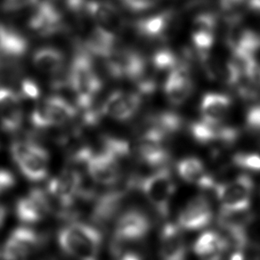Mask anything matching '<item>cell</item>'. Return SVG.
Wrapping results in <instances>:
<instances>
[{
	"label": "cell",
	"mask_w": 260,
	"mask_h": 260,
	"mask_svg": "<svg viewBox=\"0 0 260 260\" xmlns=\"http://www.w3.org/2000/svg\"><path fill=\"white\" fill-rule=\"evenodd\" d=\"M67 74L68 84L76 94L77 106L81 110L90 108L102 90L103 81L98 76L93 58L82 45L76 48Z\"/></svg>",
	"instance_id": "cell-1"
},
{
	"label": "cell",
	"mask_w": 260,
	"mask_h": 260,
	"mask_svg": "<svg viewBox=\"0 0 260 260\" xmlns=\"http://www.w3.org/2000/svg\"><path fill=\"white\" fill-rule=\"evenodd\" d=\"M103 242L98 228L84 222H72L61 228L58 243L61 250L77 260H96Z\"/></svg>",
	"instance_id": "cell-2"
},
{
	"label": "cell",
	"mask_w": 260,
	"mask_h": 260,
	"mask_svg": "<svg viewBox=\"0 0 260 260\" xmlns=\"http://www.w3.org/2000/svg\"><path fill=\"white\" fill-rule=\"evenodd\" d=\"M11 154L28 180L40 182L47 177L49 154L42 145L33 140L15 142L11 146Z\"/></svg>",
	"instance_id": "cell-3"
},
{
	"label": "cell",
	"mask_w": 260,
	"mask_h": 260,
	"mask_svg": "<svg viewBox=\"0 0 260 260\" xmlns=\"http://www.w3.org/2000/svg\"><path fill=\"white\" fill-rule=\"evenodd\" d=\"M150 229L151 221L141 210H126L116 220L112 236V252L119 256L125 246L140 242L148 235Z\"/></svg>",
	"instance_id": "cell-4"
},
{
	"label": "cell",
	"mask_w": 260,
	"mask_h": 260,
	"mask_svg": "<svg viewBox=\"0 0 260 260\" xmlns=\"http://www.w3.org/2000/svg\"><path fill=\"white\" fill-rule=\"evenodd\" d=\"M136 186L140 188L159 216L166 217L170 201L176 191V184L170 170L165 166L159 168L154 173L141 181H137Z\"/></svg>",
	"instance_id": "cell-5"
},
{
	"label": "cell",
	"mask_w": 260,
	"mask_h": 260,
	"mask_svg": "<svg viewBox=\"0 0 260 260\" xmlns=\"http://www.w3.org/2000/svg\"><path fill=\"white\" fill-rule=\"evenodd\" d=\"M215 194L220 203V211L248 210L254 191V182L248 175H240L234 180L216 184Z\"/></svg>",
	"instance_id": "cell-6"
},
{
	"label": "cell",
	"mask_w": 260,
	"mask_h": 260,
	"mask_svg": "<svg viewBox=\"0 0 260 260\" xmlns=\"http://www.w3.org/2000/svg\"><path fill=\"white\" fill-rule=\"evenodd\" d=\"M47 191L52 202L66 212L83 196V177L75 169H67L49 181Z\"/></svg>",
	"instance_id": "cell-7"
},
{
	"label": "cell",
	"mask_w": 260,
	"mask_h": 260,
	"mask_svg": "<svg viewBox=\"0 0 260 260\" xmlns=\"http://www.w3.org/2000/svg\"><path fill=\"white\" fill-rule=\"evenodd\" d=\"M105 60L107 73L116 80H128L134 82L149 68L145 56L132 48L117 47Z\"/></svg>",
	"instance_id": "cell-8"
},
{
	"label": "cell",
	"mask_w": 260,
	"mask_h": 260,
	"mask_svg": "<svg viewBox=\"0 0 260 260\" xmlns=\"http://www.w3.org/2000/svg\"><path fill=\"white\" fill-rule=\"evenodd\" d=\"M77 115V110L64 98L50 96L34 109L30 122L36 128L43 129L51 126L64 125Z\"/></svg>",
	"instance_id": "cell-9"
},
{
	"label": "cell",
	"mask_w": 260,
	"mask_h": 260,
	"mask_svg": "<svg viewBox=\"0 0 260 260\" xmlns=\"http://www.w3.org/2000/svg\"><path fill=\"white\" fill-rule=\"evenodd\" d=\"M121 160L112 152L101 148L98 152H93L84 167L94 183L105 186H114L122 176Z\"/></svg>",
	"instance_id": "cell-10"
},
{
	"label": "cell",
	"mask_w": 260,
	"mask_h": 260,
	"mask_svg": "<svg viewBox=\"0 0 260 260\" xmlns=\"http://www.w3.org/2000/svg\"><path fill=\"white\" fill-rule=\"evenodd\" d=\"M191 138L201 145H219L230 147L240 138V130L223 123H210L199 120L191 123L189 126Z\"/></svg>",
	"instance_id": "cell-11"
},
{
	"label": "cell",
	"mask_w": 260,
	"mask_h": 260,
	"mask_svg": "<svg viewBox=\"0 0 260 260\" xmlns=\"http://www.w3.org/2000/svg\"><path fill=\"white\" fill-rule=\"evenodd\" d=\"M53 210V202L47 190L35 188L19 200L15 214L19 220L25 224H34L43 220Z\"/></svg>",
	"instance_id": "cell-12"
},
{
	"label": "cell",
	"mask_w": 260,
	"mask_h": 260,
	"mask_svg": "<svg viewBox=\"0 0 260 260\" xmlns=\"http://www.w3.org/2000/svg\"><path fill=\"white\" fill-rule=\"evenodd\" d=\"M177 13L166 10L139 19L134 23L136 32L146 40L164 41L170 38L177 24Z\"/></svg>",
	"instance_id": "cell-13"
},
{
	"label": "cell",
	"mask_w": 260,
	"mask_h": 260,
	"mask_svg": "<svg viewBox=\"0 0 260 260\" xmlns=\"http://www.w3.org/2000/svg\"><path fill=\"white\" fill-rule=\"evenodd\" d=\"M40 235L31 228H15L5 242L1 256L4 260H24L40 246Z\"/></svg>",
	"instance_id": "cell-14"
},
{
	"label": "cell",
	"mask_w": 260,
	"mask_h": 260,
	"mask_svg": "<svg viewBox=\"0 0 260 260\" xmlns=\"http://www.w3.org/2000/svg\"><path fill=\"white\" fill-rule=\"evenodd\" d=\"M141 105L142 95L138 92L117 90L107 98L102 112L117 121H127L138 113Z\"/></svg>",
	"instance_id": "cell-15"
},
{
	"label": "cell",
	"mask_w": 260,
	"mask_h": 260,
	"mask_svg": "<svg viewBox=\"0 0 260 260\" xmlns=\"http://www.w3.org/2000/svg\"><path fill=\"white\" fill-rule=\"evenodd\" d=\"M192 90L190 61L184 60L169 73L164 83V92L172 105H181L190 98Z\"/></svg>",
	"instance_id": "cell-16"
},
{
	"label": "cell",
	"mask_w": 260,
	"mask_h": 260,
	"mask_svg": "<svg viewBox=\"0 0 260 260\" xmlns=\"http://www.w3.org/2000/svg\"><path fill=\"white\" fill-rule=\"evenodd\" d=\"M213 217L209 201L203 196H197L185 205L178 216V226L182 230L196 231L208 226Z\"/></svg>",
	"instance_id": "cell-17"
},
{
	"label": "cell",
	"mask_w": 260,
	"mask_h": 260,
	"mask_svg": "<svg viewBox=\"0 0 260 260\" xmlns=\"http://www.w3.org/2000/svg\"><path fill=\"white\" fill-rule=\"evenodd\" d=\"M23 122V111L19 94L8 87H0V126L8 133L18 131Z\"/></svg>",
	"instance_id": "cell-18"
},
{
	"label": "cell",
	"mask_w": 260,
	"mask_h": 260,
	"mask_svg": "<svg viewBox=\"0 0 260 260\" xmlns=\"http://www.w3.org/2000/svg\"><path fill=\"white\" fill-rule=\"evenodd\" d=\"M28 24L33 32L42 37L53 36L64 28L62 15L54 4L37 8Z\"/></svg>",
	"instance_id": "cell-19"
},
{
	"label": "cell",
	"mask_w": 260,
	"mask_h": 260,
	"mask_svg": "<svg viewBox=\"0 0 260 260\" xmlns=\"http://www.w3.org/2000/svg\"><path fill=\"white\" fill-rule=\"evenodd\" d=\"M226 44L232 53L255 54L260 49V35L241 24V19L228 22Z\"/></svg>",
	"instance_id": "cell-20"
},
{
	"label": "cell",
	"mask_w": 260,
	"mask_h": 260,
	"mask_svg": "<svg viewBox=\"0 0 260 260\" xmlns=\"http://www.w3.org/2000/svg\"><path fill=\"white\" fill-rule=\"evenodd\" d=\"M86 14L98 23V26L112 32L121 29L124 24L119 9L108 0H88Z\"/></svg>",
	"instance_id": "cell-21"
},
{
	"label": "cell",
	"mask_w": 260,
	"mask_h": 260,
	"mask_svg": "<svg viewBox=\"0 0 260 260\" xmlns=\"http://www.w3.org/2000/svg\"><path fill=\"white\" fill-rule=\"evenodd\" d=\"M184 126L183 117L177 112L164 111L145 118L141 133H152L166 139L177 134Z\"/></svg>",
	"instance_id": "cell-22"
},
{
	"label": "cell",
	"mask_w": 260,
	"mask_h": 260,
	"mask_svg": "<svg viewBox=\"0 0 260 260\" xmlns=\"http://www.w3.org/2000/svg\"><path fill=\"white\" fill-rule=\"evenodd\" d=\"M137 155L142 163L157 169L165 166L170 160V152L164 147V140L152 136H140Z\"/></svg>",
	"instance_id": "cell-23"
},
{
	"label": "cell",
	"mask_w": 260,
	"mask_h": 260,
	"mask_svg": "<svg viewBox=\"0 0 260 260\" xmlns=\"http://www.w3.org/2000/svg\"><path fill=\"white\" fill-rule=\"evenodd\" d=\"M178 224H167L159 236V256L161 260H184L186 246Z\"/></svg>",
	"instance_id": "cell-24"
},
{
	"label": "cell",
	"mask_w": 260,
	"mask_h": 260,
	"mask_svg": "<svg viewBox=\"0 0 260 260\" xmlns=\"http://www.w3.org/2000/svg\"><path fill=\"white\" fill-rule=\"evenodd\" d=\"M228 249L224 236L214 231L203 233L193 244V251L202 260H222Z\"/></svg>",
	"instance_id": "cell-25"
},
{
	"label": "cell",
	"mask_w": 260,
	"mask_h": 260,
	"mask_svg": "<svg viewBox=\"0 0 260 260\" xmlns=\"http://www.w3.org/2000/svg\"><path fill=\"white\" fill-rule=\"evenodd\" d=\"M177 173L183 180L190 184H197L203 189H214L216 181L208 174L203 161L195 157L181 159L177 165Z\"/></svg>",
	"instance_id": "cell-26"
},
{
	"label": "cell",
	"mask_w": 260,
	"mask_h": 260,
	"mask_svg": "<svg viewBox=\"0 0 260 260\" xmlns=\"http://www.w3.org/2000/svg\"><path fill=\"white\" fill-rule=\"evenodd\" d=\"M131 187L133 186L129 185L126 188L113 189L98 198L92 214L94 222L99 224H105L111 220L118 212L123 199L125 198L126 192Z\"/></svg>",
	"instance_id": "cell-27"
},
{
	"label": "cell",
	"mask_w": 260,
	"mask_h": 260,
	"mask_svg": "<svg viewBox=\"0 0 260 260\" xmlns=\"http://www.w3.org/2000/svg\"><path fill=\"white\" fill-rule=\"evenodd\" d=\"M118 39L114 32L96 26L84 42V48L96 57L106 58L116 50Z\"/></svg>",
	"instance_id": "cell-28"
},
{
	"label": "cell",
	"mask_w": 260,
	"mask_h": 260,
	"mask_svg": "<svg viewBox=\"0 0 260 260\" xmlns=\"http://www.w3.org/2000/svg\"><path fill=\"white\" fill-rule=\"evenodd\" d=\"M25 37L11 26L0 23V56L15 60L22 57L28 50Z\"/></svg>",
	"instance_id": "cell-29"
},
{
	"label": "cell",
	"mask_w": 260,
	"mask_h": 260,
	"mask_svg": "<svg viewBox=\"0 0 260 260\" xmlns=\"http://www.w3.org/2000/svg\"><path fill=\"white\" fill-rule=\"evenodd\" d=\"M231 98L224 94L207 93L201 102L203 120L210 123H222L231 108Z\"/></svg>",
	"instance_id": "cell-30"
},
{
	"label": "cell",
	"mask_w": 260,
	"mask_h": 260,
	"mask_svg": "<svg viewBox=\"0 0 260 260\" xmlns=\"http://www.w3.org/2000/svg\"><path fill=\"white\" fill-rule=\"evenodd\" d=\"M33 64L40 73L58 76L64 65V55L54 47H42L33 54Z\"/></svg>",
	"instance_id": "cell-31"
},
{
	"label": "cell",
	"mask_w": 260,
	"mask_h": 260,
	"mask_svg": "<svg viewBox=\"0 0 260 260\" xmlns=\"http://www.w3.org/2000/svg\"><path fill=\"white\" fill-rule=\"evenodd\" d=\"M191 54L189 50H185L184 57H179L176 52L170 48H160L155 51L151 59V64L156 72H168L175 69L185 59L191 60Z\"/></svg>",
	"instance_id": "cell-32"
},
{
	"label": "cell",
	"mask_w": 260,
	"mask_h": 260,
	"mask_svg": "<svg viewBox=\"0 0 260 260\" xmlns=\"http://www.w3.org/2000/svg\"><path fill=\"white\" fill-rule=\"evenodd\" d=\"M234 165L242 170L260 172V154L255 152H239L233 156Z\"/></svg>",
	"instance_id": "cell-33"
},
{
	"label": "cell",
	"mask_w": 260,
	"mask_h": 260,
	"mask_svg": "<svg viewBox=\"0 0 260 260\" xmlns=\"http://www.w3.org/2000/svg\"><path fill=\"white\" fill-rule=\"evenodd\" d=\"M217 25V15L209 12L202 13L193 20L191 32L215 33Z\"/></svg>",
	"instance_id": "cell-34"
},
{
	"label": "cell",
	"mask_w": 260,
	"mask_h": 260,
	"mask_svg": "<svg viewBox=\"0 0 260 260\" xmlns=\"http://www.w3.org/2000/svg\"><path fill=\"white\" fill-rule=\"evenodd\" d=\"M239 96L246 101H253L260 98V87L251 82L247 77H242L235 84Z\"/></svg>",
	"instance_id": "cell-35"
},
{
	"label": "cell",
	"mask_w": 260,
	"mask_h": 260,
	"mask_svg": "<svg viewBox=\"0 0 260 260\" xmlns=\"http://www.w3.org/2000/svg\"><path fill=\"white\" fill-rule=\"evenodd\" d=\"M246 127L253 133L260 134V105L249 107L246 112Z\"/></svg>",
	"instance_id": "cell-36"
},
{
	"label": "cell",
	"mask_w": 260,
	"mask_h": 260,
	"mask_svg": "<svg viewBox=\"0 0 260 260\" xmlns=\"http://www.w3.org/2000/svg\"><path fill=\"white\" fill-rule=\"evenodd\" d=\"M158 0H120L123 6L136 13L146 11L155 6Z\"/></svg>",
	"instance_id": "cell-37"
},
{
	"label": "cell",
	"mask_w": 260,
	"mask_h": 260,
	"mask_svg": "<svg viewBox=\"0 0 260 260\" xmlns=\"http://www.w3.org/2000/svg\"><path fill=\"white\" fill-rule=\"evenodd\" d=\"M21 91H22V95L29 99H37L40 96V87L35 81H33L30 79L22 80L21 84Z\"/></svg>",
	"instance_id": "cell-38"
},
{
	"label": "cell",
	"mask_w": 260,
	"mask_h": 260,
	"mask_svg": "<svg viewBox=\"0 0 260 260\" xmlns=\"http://www.w3.org/2000/svg\"><path fill=\"white\" fill-rule=\"evenodd\" d=\"M15 183V175L10 170L0 169V194L10 190Z\"/></svg>",
	"instance_id": "cell-39"
},
{
	"label": "cell",
	"mask_w": 260,
	"mask_h": 260,
	"mask_svg": "<svg viewBox=\"0 0 260 260\" xmlns=\"http://www.w3.org/2000/svg\"><path fill=\"white\" fill-rule=\"evenodd\" d=\"M6 58L0 56V81L10 76L11 74H15L16 73V68L12 62L8 61H5Z\"/></svg>",
	"instance_id": "cell-40"
},
{
	"label": "cell",
	"mask_w": 260,
	"mask_h": 260,
	"mask_svg": "<svg viewBox=\"0 0 260 260\" xmlns=\"http://www.w3.org/2000/svg\"><path fill=\"white\" fill-rule=\"evenodd\" d=\"M243 2H245V0H219V5L225 13H229V15H237L235 13V9Z\"/></svg>",
	"instance_id": "cell-41"
},
{
	"label": "cell",
	"mask_w": 260,
	"mask_h": 260,
	"mask_svg": "<svg viewBox=\"0 0 260 260\" xmlns=\"http://www.w3.org/2000/svg\"><path fill=\"white\" fill-rule=\"evenodd\" d=\"M245 77L255 85L260 87V62L256 60Z\"/></svg>",
	"instance_id": "cell-42"
},
{
	"label": "cell",
	"mask_w": 260,
	"mask_h": 260,
	"mask_svg": "<svg viewBox=\"0 0 260 260\" xmlns=\"http://www.w3.org/2000/svg\"><path fill=\"white\" fill-rule=\"evenodd\" d=\"M26 1L28 0H7L4 5L5 9L8 11L18 9L19 8H21V6L25 3Z\"/></svg>",
	"instance_id": "cell-43"
},
{
	"label": "cell",
	"mask_w": 260,
	"mask_h": 260,
	"mask_svg": "<svg viewBox=\"0 0 260 260\" xmlns=\"http://www.w3.org/2000/svg\"><path fill=\"white\" fill-rule=\"evenodd\" d=\"M118 260H141V257L134 252H125L119 254Z\"/></svg>",
	"instance_id": "cell-44"
},
{
	"label": "cell",
	"mask_w": 260,
	"mask_h": 260,
	"mask_svg": "<svg viewBox=\"0 0 260 260\" xmlns=\"http://www.w3.org/2000/svg\"><path fill=\"white\" fill-rule=\"evenodd\" d=\"M229 260H245V256L242 249H235L234 252L232 253Z\"/></svg>",
	"instance_id": "cell-45"
},
{
	"label": "cell",
	"mask_w": 260,
	"mask_h": 260,
	"mask_svg": "<svg viewBox=\"0 0 260 260\" xmlns=\"http://www.w3.org/2000/svg\"><path fill=\"white\" fill-rule=\"evenodd\" d=\"M246 3L251 10L260 12V0H247Z\"/></svg>",
	"instance_id": "cell-46"
},
{
	"label": "cell",
	"mask_w": 260,
	"mask_h": 260,
	"mask_svg": "<svg viewBox=\"0 0 260 260\" xmlns=\"http://www.w3.org/2000/svg\"><path fill=\"white\" fill-rule=\"evenodd\" d=\"M7 210L3 205L0 204V228L4 225L5 222H6V218H7Z\"/></svg>",
	"instance_id": "cell-47"
}]
</instances>
